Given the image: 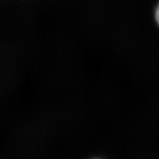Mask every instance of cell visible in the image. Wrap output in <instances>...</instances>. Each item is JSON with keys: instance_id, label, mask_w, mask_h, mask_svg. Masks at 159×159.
<instances>
[{"instance_id": "obj_1", "label": "cell", "mask_w": 159, "mask_h": 159, "mask_svg": "<svg viewBox=\"0 0 159 159\" xmlns=\"http://www.w3.org/2000/svg\"><path fill=\"white\" fill-rule=\"evenodd\" d=\"M155 19H156L157 25L159 27V2L157 5L156 9H155Z\"/></svg>"}]
</instances>
